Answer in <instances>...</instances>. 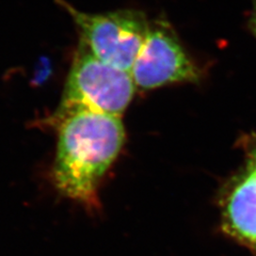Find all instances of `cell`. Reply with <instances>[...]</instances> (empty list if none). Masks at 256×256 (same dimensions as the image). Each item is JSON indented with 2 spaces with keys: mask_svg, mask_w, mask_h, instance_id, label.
I'll list each match as a JSON object with an SVG mask.
<instances>
[{
  "mask_svg": "<svg viewBox=\"0 0 256 256\" xmlns=\"http://www.w3.org/2000/svg\"><path fill=\"white\" fill-rule=\"evenodd\" d=\"M57 126L56 185L72 198L90 201L102 176L123 146L122 121L120 116L86 111L64 118Z\"/></svg>",
  "mask_w": 256,
  "mask_h": 256,
  "instance_id": "6da1fadb",
  "label": "cell"
},
{
  "mask_svg": "<svg viewBox=\"0 0 256 256\" xmlns=\"http://www.w3.org/2000/svg\"><path fill=\"white\" fill-rule=\"evenodd\" d=\"M134 90L130 72L102 62L80 40L54 122L58 125L86 111L120 116L130 104Z\"/></svg>",
  "mask_w": 256,
  "mask_h": 256,
  "instance_id": "7a4b0ae2",
  "label": "cell"
},
{
  "mask_svg": "<svg viewBox=\"0 0 256 256\" xmlns=\"http://www.w3.org/2000/svg\"><path fill=\"white\" fill-rule=\"evenodd\" d=\"M80 31V40L96 58L114 68L130 72L148 34L150 22L137 10L90 14L60 2Z\"/></svg>",
  "mask_w": 256,
  "mask_h": 256,
  "instance_id": "3957f363",
  "label": "cell"
},
{
  "mask_svg": "<svg viewBox=\"0 0 256 256\" xmlns=\"http://www.w3.org/2000/svg\"><path fill=\"white\" fill-rule=\"evenodd\" d=\"M136 86L156 89L175 82H196L200 73L172 27L164 20L150 24L148 34L130 70Z\"/></svg>",
  "mask_w": 256,
  "mask_h": 256,
  "instance_id": "277c9868",
  "label": "cell"
},
{
  "mask_svg": "<svg viewBox=\"0 0 256 256\" xmlns=\"http://www.w3.org/2000/svg\"><path fill=\"white\" fill-rule=\"evenodd\" d=\"M224 228L256 253V169L249 164L224 203Z\"/></svg>",
  "mask_w": 256,
  "mask_h": 256,
  "instance_id": "5b68a950",
  "label": "cell"
},
{
  "mask_svg": "<svg viewBox=\"0 0 256 256\" xmlns=\"http://www.w3.org/2000/svg\"><path fill=\"white\" fill-rule=\"evenodd\" d=\"M253 4V14H252V20H251V27L253 29L254 34L256 36V0H252Z\"/></svg>",
  "mask_w": 256,
  "mask_h": 256,
  "instance_id": "8992f818",
  "label": "cell"
},
{
  "mask_svg": "<svg viewBox=\"0 0 256 256\" xmlns=\"http://www.w3.org/2000/svg\"><path fill=\"white\" fill-rule=\"evenodd\" d=\"M250 164L256 169V148H253L250 153Z\"/></svg>",
  "mask_w": 256,
  "mask_h": 256,
  "instance_id": "52a82bcc",
  "label": "cell"
}]
</instances>
